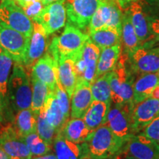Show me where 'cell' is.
<instances>
[{
	"instance_id": "obj_40",
	"label": "cell",
	"mask_w": 159,
	"mask_h": 159,
	"mask_svg": "<svg viewBox=\"0 0 159 159\" xmlns=\"http://www.w3.org/2000/svg\"><path fill=\"white\" fill-rule=\"evenodd\" d=\"M31 159H57L55 152H49V153L43 155L41 156H33Z\"/></svg>"
},
{
	"instance_id": "obj_8",
	"label": "cell",
	"mask_w": 159,
	"mask_h": 159,
	"mask_svg": "<svg viewBox=\"0 0 159 159\" xmlns=\"http://www.w3.org/2000/svg\"><path fill=\"white\" fill-rule=\"evenodd\" d=\"M101 0H66L67 24L80 30H85L90 24L93 15L100 5Z\"/></svg>"
},
{
	"instance_id": "obj_31",
	"label": "cell",
	"mask_w": 159,
	"mask_h": 159,
	"mask_svg": "<svg viewBox=\"0 0 159 159\" xmlns=\"http://www.w3.org/2000/svg\"><path fill=\"white\" fill-rule=\"evenodd\" d=\"M33 95H32L31 110L39 116L40 111L42 110L50 92L49 87L45 83L38 80L36 77L31 76Z\"/></svg>"
},
{
	"instance_id": "obj_19",
	"label": "cell",
	"mask_w": 159,
	"mask_h": 159,
	"mask_svg": "<svg viewBox=\"0 0 159 159\" xmlns=\"http://www.w3.org/2000/svg\"><path fill=\"white\" fill-rule=\"evenodd\" d=\"M93 101L91 83L83 79L77 80L70 99L71 118H83Z\"/></svg>"
},
{
	"instance_id": "obj_9",
	"label": "cell",
	"mask_w": 159,
	"mask_h": 159,
	"mask_svg": "<svg viewBox=\"0 0 159 159\" xmlns=\"http://www.w3.org/2000/svg\"><path fill=\"white\" fill-rule=\"evenodd\" d=\"M30 38L15 30L0 25V47L13 61L23 65Z\"/></svg>"
},
{
	"instance_id": "obj_27",
	"label": "cell",
	"mask_w": 159,
	"mask_h": 159,
	"mask_svg": "<svg viewBox=\"0 0 159 159\" xmlns=\"http://www.w3.org/2000/svg\"><path fill=\"white\" fill-rule=\"evenodd\" d=\"M122 44L127 59L130 57L139 46L142 45L126 11L122 13Z\"/></svg>"
},
{
	"instance_id": "obj_4",
	"label": "cell",
	"mask_w": 159,
	"mask_h": 159,
	"mask_svg": "<svg viewBox=\"0 0 159 159\" xmlns=\"http://www.w3.org/2000/svg\"><path fill=\"white\" fill-rule=\"evenodd\" d=\"M134 81L124 63L118 62L110 72L111 102L115 105L134 104Z\"/></svg>"
},
{
	"instance_id": "obj_29",
	"label": "cell",
	"mask_w": 159,
	"mask_h": 159,
	"mask_svg": "<svg viewBox=\"0 0 159 159\" xmlns=\"http://www.w3.org/2000/svg\"><path fill=\"white\" fill-rule=\"evenodd\" d=\"M37 118L38 115L35 114L31 108L17 111L14 128L21 137L36 132Z\"/></svg>"
},
{
	"instance_id": "obj_33",
	"label": "cell",
	"mask_w": 159,
	"mask_h": 159,
	"mask_svg": "<svg viewBox=\"0 0 159 159\" xmlns=\"http://www.w3.org/2000/svg\"><path fill=\"white\" fill-rule=\"evenodd\" d=\"M23 139L32 156H41L51 152L52 145L46 142L37 132L27 135Z\"/></svg>"
},
{
	"instance_id": "obj_42",
	"label": "cell",
	"mask_w": 159,
	"mask_h": 159,
	"mask_svg": "<svg viewBox=\"0 0 159 159\" xmlns=\"http://www.w3.org/2000/svg\"><path fill=\"white\" fill-rule=\"evenodd\" d=\"M150 97L154 98L156 99H158L159 100V83L155 87L153 90L152 91V94H151Z\"/></svg>"
},
{
	"instance_id": "obj_3",
	"label": "cell",
	"mask_w": 159,
	"mask_h": 159,
	"mask_svg": "<svg viewBox=\"0 0 159 159\" xmlns=\"http://www.w3.org/2000/svg\"><path fill=\"white\" fill-rule=\"evenodd\" d=\"M89 39V34L83 33L74 25L66 24L61 35L52 39L48 52L57 61L61 57L74 56L82 50Z\"/></svg>"
},
{
	"instance_id": "obj_30",
	"label": "cell",
	"mask_w": 159,
	"mask_h": 159,
	"mask_svg": "<svg viewBox=\"0 0 159 159\" xmlns=\"http://www.w3.org/2000/svg\"><path fill=\"white\" fill-rule=\"evenodd\" d=\"M13 62L12 57L6 52L0 55V95L5 106L8 102V84Z\"/></svg>"
},
{
	"instance_id": "obj_2",
	"label": "cell",
	"mask_w": 159,
	"mask_h": 159,
	"mask_svg": "<svg viewBox=\"0 0 159 159\" xmlns=\"http://www.w3.org/2000/svg\"><path fill=\"white\" fill-rule=\"evenodd\" d=\"M125 141L115 135L106 125L94 130L86 142L90 159L114 157L122 148Z\"/></svg>"
},
{
	"instance_id": "obj_49",
	"label": "cell",
	"mask_w": 159,
	"mask_h": 159,
	"mask_svg": "<svg viewBox=\"0 0 159 159\" xmlns=\"http://www.w3.org/2000/svg\"><path fill=\"white\" fill-rule=\"evenodd\" d=\"M11 159H23V158H15V157H13V158H11Z\"/></svg>"
},
{
	"instance_id": "obj_50",
	"label": "cell",
	"mask_w": 159,
	"mask_h": 159,
	"mask_svg": "<svg viewBox=\"0 0 159 159\" xmlns=\"http://www.w3.org/2000/svg\"><path fill=\"white\" fill-rule=\"evenodd\" d=\"M100 159H114V157H112V158H100Z\"/></svg>"
},
{
	"instance_id": "obj_51",
	"label": "cell",
	"mask_w": 159,
	"mask_h": 159,
	"mask_svg": "<svg viewBox=\"0 0 159 159\" xmlns=\"http://www.w3.org/2000/svg\"><path fill=\"white\" fill-rule=\"evenodd\" d=\"M157 73H158V76H159V70H158V71Z\"/></svg>"
},
{
	"instance_id": "obj_11",
	"label": "cell",
	"mask_w": 159,
	"mask_h": 159,
	"mask_svg": "<svg viewBox=\"0 0 159 159\" xmlns=\"http://www.w3.org/2000/svg\"><path fill=\"white\" fill-rule=\"evenodd\" d=\"M119 152L136 159H159V144L139 134L127 140Z\"/></svg>"
},
{
	"instance_id": "obj_48",
	"label": "cell",
	"mask_w": 159,
	"mask_h": 159,
	"mask_svg": "<svg viewBox=\"0 0 159 159\" xmlns=\"http://www.w3.org/2000/svg\"><path fill=\"white\" fill-rule=\"evenodd\" d=\"M4 52V50H3V49H2V48H1V47H0V55H1V54H2V52Z\"/></svg>"
},
{
	"instance_id": "obj_17",
	"label": "cell",
	"mask_w": 159,
	"mask_h": 159,
	"mask_svg": "<svg viewBox=\"0 0 159 159\" xmlns=\"http://www.w3.org/2000/svg\"><path fill=\"white\" fill-rule=\"evenodd\" d=\"M159 116V100L152 97L134 105L131 111L133 128L137 135L151 121Z\"/></svg>"
},
{
	"instance_id": "obj_44",
	"label": "cell",
	"mask_w": 159,
	"mask_h": 159,
	"mask_svg": "<svg viewBox=\"0 0 159 159\" xmlns=\"http://www.w3.org/2000/svg\"><path fill=\"white\" fill-rule=\"evenodd\" d=\"M5 104H4L1 95H0V122H2V120H3L4 108H5Z\"/></svg>"
},
{
	"instance_id": "obj_35",
	"label": "cell",
	"mask_w": 159,
	"mask_h": 159,
	"mask_svg": "<svg viewBox=\"0 0 159 159\" xmlns=\"http://www.w3.org/2000/svg\"><path fill=\"white\" fill-rule=\"evenodd\" d=\"M55 94L57 99V102H58L61 109L63 110V114H65L67 119H69V116H70L71 110L70 98H69V95L67 94L64 88L62 86L61 83H60L59 79L57 83L56 88H55Z\"/></svg>"
},
{
	"instance_id": "obj_23",
	"label": "cell",
	"mask_w": 159,
	"mask_h": 159,
	"mask_svg": "<svg viewBox=\"0 0 159 159\" xmlns=\"http://www.w3.org/2000/svg\"><path fill=\"white\" fill-rule=\"evenodd\" d=\"M159 83L158 73H144L134 83V105L150 97L152 91Z\"/></svg>"
},
{
	"instance_id": "obj_13",
	"label": "cell",
	"mask_w": 159,
	"mask_h": 159,
	"mask_svg": "<svg viewBox=\"0 0 159 159\" xmlns=\"http://www.w3.org/2000/svg\"><path fill=\"white\" fill-rule=\"evenodd\" d=\"M48 36L41 24L33 22V33L29 39L23 62L25 68H33L35 63L47 52Z\"/></svg>"
},
{
	"instance_id": "obj_32",
	"label": "cell",
	"mask_w": 159,
	"mask_h": 159,
	"mask_svg": "<svg viewBox=\"0 0 159 159\" xmlns=\"http://www.w3.org/2000/svg\"><path fill=\"white\" fill-rule=\"evenodd\" d=\"M93 99L111 104V89L110 85V72L97 77L91 83Z\"/></svg>"
},
{
	"instance_id": "obj_15",
	"label": "cell",
	"mask_w": 159,
	"mask_h": 159,
	"mask_svg": "<svg viewBox=\"0 0 159 159\" xmlns=\"http://www.w3.org/2000/svg\"><path fill=\"white\" fill-rule=\"evenodd\" d=\"M0 147L11 158L31 159L33 157L23 137L14 127L7 126L0 132Z\"/></svg>"
},
{
	"instance_id": "obj_45",
	"label": "cell",
	"mask_w": 159,
	"mask_h": 159,
	"mask_svg": "<svg viewBox=\"0 0 159 159\" xmlns=\"http://www.w3.org/2000/svg\"><path fill=\"white\" fill-rule=\"evenodd\" d=\"M41 1H42L43 5L47 6V5H49V4L57 2H65L66 0H41Z\"/></svg>"
},
{
	"instance_id": "obj_1",
	"label": "cell",
	"mask_w": 159,
	"mask_h": 159,
	"mask_svg": "<svg viewBox=\"0 0 159 159\" xmlns=\"http://www.w3.org/2000/svg\"><path fill=\"white\" fill-rule=\"evenodd\" d=\"M32 95L31 77L25 66L14 62L8 84V101L14 111L30 108Z\"/></svg>"
},
{
	"instance_id": "obj_12",
	"label": "cell",
	"mask_w": 159,
	"mask_h": 159,
	"mask_svg": "<svg viewBox=\"0 0 159 159\" xmlns=\"http://www.w3.org/2000/svg\"><path fill=\"white\" fill-rule=\"evenodd\" d=\"M125 11L130 17L131 23L141 43L142 44L152 39L150 25L152 16L145 8L142 0H134Z\"/></svg>"
},
{
	"instance_id": "obj_16",
	"label": "cell",
	"mask_w": 159,
	"mask_h": 159,
	"mask_svg": "<svg viewBox=\"0 0 159 159\" xmlns=\"http://www.w3.org/2000/svg\"><path fill=\"white\" fill-rule=\"evenodd\" d=\"M31 76L36 77L51 91H54L58 81V61L47 51L33 66Z\"/></svg>"
},
{
	"instance_id": "obj_41",
	"label": "cell",
	"mask_w": 159,
	"mask_h": 159,
	"mask_svg": "<svg viewBox=\"0 0 159 159\" xmlns=\"http://www.w3.org/2000/svg\"><path fill=\"white\" fill-rule=\"evenodd\" d=\"M16 2V3L17 5H19L20 7H23L27 4L33 2H35V1H41V0H14Z\"/></svg>"
},
{
	"instance_id": "obj_26",
	"label": "cell",
	"mask_w": 159,
	"mask_h": 159,
	"mask_svg": "<svg viewBox=\"0 0 159 159\" xmlns=\"http://www.w3.org/2000/svg\"><path fill=\"white\" fill-rule=\"evenodd\" d=\"M111 106V103L94 100L91 103L84 116L83 120L89 128L94 130L106 122L108 111Z\"/></svg>"
},
{
	"instance_id": "obj_47",
	"label": "cell",
	"mask_w": 159,
	"mask_h": 159,
	"mask_svg": "<svg viewBox=\"0 0 159 159\" xmlns=\"http://www.w3.org/2000/svg\"><path fill=\"white\" fill-rule=\"evenodd\" d=\"M101 2H108V3H115L117 4L116 0H101Z\"/></svg>"
},
{
	"instance_id": "obj_34",
	"label": "cell",
	"mask_w": 159,
	"mask_h": 159,
	"mask_svg": "<svg viewBox=\"0 0 159 159\" xmlns=\"http://www.w3.org/2000/svg\"><path fill=\"white\" fill-rule=\"evenodd\" d=\"M36 132L46 142L51 145L52 144L53 140L56 136L57 132L54 127L52 126L47 121L43 108L40 111L37 118Z\"/></svg>"
},
{
	"instance_id": "obj_14",
	"label": "cell",
	"mask_w": 159,
	"mask_h": 159,
	"mask_svg": "<svg viewBox=\"0 0 159 159\" xmlns=\"http://www.w3.org/2000/svg\"><path fill=\"white\" fill-rule=\"evenodd\" d=\"M67 21L65 2H57L45 6L37 21L49 35L66 26Z\"/></svg>"
},
{
	"instance_id": "obj_10",
	"label": "cell",
	"mask_w": 159,
	"mask_h": 159,
	"mask_svg": "<svg viewBox=\"0 0 159 159\" xmlns=\"http://www.w3.org/2000/svg\"><path fill=\"white\" fill-rule=\"evenodd\" d=\"M123 11L117 4L101 2L93 15L89 25V32L91 33L105 27H114L122 30Z\"/></svg>"
},
{
	"instance_id": "obj_6",
	"label": "cell",
	"mask_w": 159,
	"mask_h": 159,
	"mask_svg": "<svg viewBox=\"0 0 159 159\" xmlns=\"http://www.w3.org/2000/svg\"><path fill=\"white\" fill-rule=\"evenodd\" d=\"M128 60L135 73H157L159 70V44L152 40L146 41L139 46Z\"/></svg>"
},
{
	"instance_id": "obj_28",
	"label": "cell",
	"mask_w": 159,
	"mask_h": 159,
	"mask_svg": "<svg viewBox=\"0 0 159 159\" xmlns=\"http://www.w3.org/2000/svg\"><path fill=\"white\" fill-rule=\"evenodd\" d=\"M89 38L99 49L122 44V30L105 27L89 33Z\"/></svg>"
},
{
	"instance_id": "obj_7",
	"label": "cell",
	"mask_w": 159,
	"mask_h": 159,
	"mask_svg": "<svg viewBox=\"0 0 159 159\" xmlns=\"http://www.w3.org/2000/svg\"><path fill=\"white\" fill-rule=\"evenodd\" d=\"M114 105L108 111L105 125L115 135L126 142L136 135L131 118L134 104Z\"/></svg>"
},
{
	"instance_id": "obj_22",
	"label": "cell",
	"mask_w": 159,
	"mask_h": 159,
	"mask_svg": "<svg viewBox=\"0 0 159 159\" xmlns=\"http://www.w3.org/2000/svg\"><path fill=\"white\" fill-rule=\"evenodd\" d=\"M101 49L92 42L90 38L85 42L80 52V56L84 61L85 65V70L82 79L90 83L91 84L95 79L97 61Z\"/></svg>"
},
{
	"instance_id": "obj_46",
	"label": "cell",
	"mask_w": 159,
	"mask_h": 159,
	"mask_svg": "<svg viewBox=\"0 0 159 159\" xmlns=\"http://www.w3.org/2000/svg\"><path fill=\"white\" fill-rule=\"evenodd\" d=\"M0 159H11V157L6 153L1 147H0Z\"/></svg>"
},
{
	"instance_id": "obj_36",
	"label": "cell",
	"mask_w": 159,
	"mask_h": 159,
	"mask_svg": "<svg viewBox=\"0 0 159 159\" xmlns=\"http://www.w3.org/2000/svg\"><path fill=\"white\" fill-rule=\"evenodd\" d=\"M44 7L45 6L42 3V1H35L21 7L25 14L27 16V17L30 18L33 22H35L37 21Z\"/></svg>"
},
{
	"instance_id": "obj_38",
	"label": "cell",
	"mask_w": 159,
	"mask_h": 159,
	"mask_svg": "<svg viewBox=\"0 0 159 159\" xmlns=\"http://www.w3.org/2000/svg\"><path fill=\"white\" fill-rule=\"evenodd\" d=\"M150 25L151 33H152L151 40L157 43H159V16L151 18Z\"/></svg>"
},
{
	"instance_id": "obj_24",
	"label": "cell",
	"mask_w": 159,
	"mask_h": 159,
	"mask_svg": "<svg viewBox=\"0 0 159 159\" xmlns=\"http://www.w3.org/2000/svg\"><path fill=\"white\" fill-rule=\"evenodd\" d=\"M43 109L48 122L54 127L56 132L58 133L69 119L63 114V110L57 102L55 91L49 92Z\"/></svg>"
},
{
	"instance_id": "obj_39",
	"label": "cell",
	"mask_w": 159,
	"mask_h": 159,
	"mask_svg": "<svg viewBox=\"0 0 159 159\" xmlns=\"http://www.w3.org/2000/svg\"><path fill=\"white\" fill-rule=\"evenodd\" d=\"M133 1L134 0H116L117 5H118L119 8L122 10V11L128 9Z\"/></svg>"
},
{
	"instance_id": "obj_5",
	"label": "cell",
	"mask_w": 159,
	"mask_h": 159,
	"mask_svg": "<svg viewBox=\"0 0 159 159\" xmlns=\"http://www.w3.org/2000/svg\"><path fill=\"white\" fill-rule=\"evenodd\" d=\"M0 25L13 29L30 38L33 30V21L14 0L0 2Z\"/></svg>"
},
{
	"instance_id": "obj_37",
	"label": "cell",
	"mask_w": 159,
	"mask_h": 159,
	"mask_svg": "<svg viewBox=\"0 0 159 159\" xmlns=\"http://www.w3.org/2000/svg\"><path fill=\"white\" fill-rule=\"evenodd\" d=\"M139 134L152 139L159 144V116L151 121Z\"/></svg>"
},
{
	"instance_id": "obj_21",
	"label": "cell",
	"mask_w": 159,
	"mask_h": 159,
	"mask_svg": "<svg viewBox=\"0 0 159 159\" xmlns=\"http://www.w3.org/2000/svg\"><path fill=\"white\" fill-rule=\"evenodd\" d=\"M93 132L94 130L87 126L83 118H71L58 133L71 142L83 143L88 141Z\"/></svg>"
},
{
	"instance_id": "obj_43",
	"label": "cell",
	"mask_w": 159,
	"mask_h": 159,
	"mask_svg": "<svg viewBox=\"0 0 159 159\" xmlns=\"http://www.w3.org/2000/svg\"><path fill=\"white\" fill-rule=\"evenodd\" d=\"M114 159H136L134 158V157L126 156V155L123 154L122 152H119L114 157Z\"/></svg>"
},
{
	"instance_id": "obj_20",
	"label": "cell",
	"mask_w": 159,
	"mask_h": 159,
	"mask_svg": "<svg viewBox=\"0 0 159 159\" xmlns=\"http://www.w3.org/2000/svg\"><path fill=\"white\" fill-rule=\"evenodd\" d=\"M75 55L61 57L58 58L59 81L70 99L72 96L77 82V77L75 68Z\"/></svg>"
},
{
	"instance_id": "obj_25",
	"label": "cell",
	"mask_w": 159,
	"mask_h": 159,
	"mask_svg": "<svg viewBox=\"0 0 159 159\" xmlns=\"http://www.w3.org/2000/svg\"><path fill=\"white\" fill-rule=\"evenodd\" d=\"M122 54V44L101 49L98 61L95 79L101 75L111 72L116 66ZM94 79V80H95Z\"/></svg>"
},
{
	"instance_id": "obj_18",
	"label": "cell",
	"mask_w": 159,
	"mask_h": 159,
	"mask_svg": "<svg viewBox=\"0 0 159 159\" xmlns=\"http://www.w3.org/2000/svg\"><path fill=\"white\" fill-rule=\"evenodd\" d=\"M52 145L57 159H90L86 142H73L57 133Z\"/></svg>"
}]
</instances>
